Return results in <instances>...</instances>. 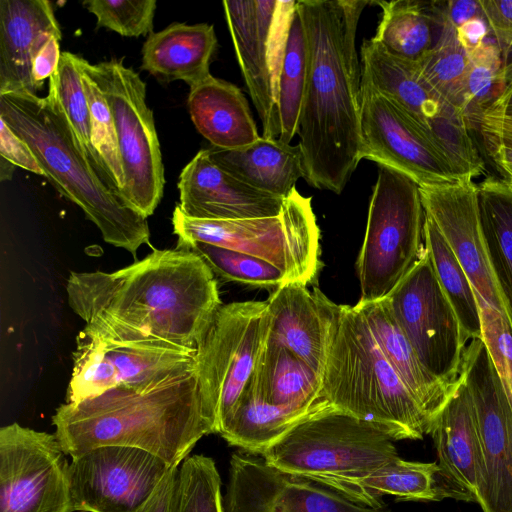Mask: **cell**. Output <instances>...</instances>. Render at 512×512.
<instances>
[{"label": "cell", "mask_w": 512, "mask_h": 512, "mask_svg": "<svg viewBox=\"0 0 512 512\" xmlns=\"http://www.w3.org/2000/svg\"><path fill=\"white\" fill-rule=\"evenodd\" d=\"M53 36L62 33L50 1H0V95H36L33 61Z\"/></svg>", "instance_id": "cell-23"}, {"label": "cell", "mask_w": 512, "mask_h": 512, "mask_svg": "<svg viewBox=\"0 0 512 512\" xmlns=\"http://www.w3.org/2000/svg\"><path fill=\"white\" fill-rule=\"evenodd\" d=\"M174 512H224L221 478L211 457L188 456L178 467Z\"/></svg>", "instance_id": "cell-39"}, {"label": "cell", "mask_w": 512, "mask_h": 512, "mask_svg": "<svg viewBox=\"0 0 512 512\" xmlns=\"http://www.w3.org/2000/svg\"><path fill=\"white\" fill-rule=\"evenodd\" d=\"M356 305L385 358L433 425L455 388H448L424 367L385 298L369 302L359 300Z\"/></svg>", "instance_id": "cell-25"}, {"label": "cell", "mask_w": 512, "mask_h": 512, "mask_svg": "<svg viewBox=\"0 0 512 512\" xmlns=\"http://www.w3.org/2000/svg\"><path fill=\"white\" fill-rule=\"evenodd\" d=\"M195 351L177 347L77 337L66 402L98 396L118 386H139L195 365Z\"/></svg>", "instance_id": "cell-18"}, {"label": "cell", "mask_w": 512, "mask_h": 512, "mask_svg": "<svg viewBox=\"0 0 512 512\" xmlns=\"http://www.w3.org/2000/svg\"><path fill=\"white\" fill-rule=\"evenodd\" d=\"M307 75V39L303 21L296 7L289 29L278 85L281 127L279 139L285 143H290L297 134Z\"/></svg>", "instance_id": "cell-36"}, {"label": "cell", "mask_w": 512, "mask_h": 512, "mask_svg": "<svg viewBox=\"0 0 512 512\" xmlns=\"http://www.w3.org/2000/svg\"><path fill=\"white\" fill-rule=\"evenodd\" d=\"M66 292L90 337L195 352L222 305L207 264L177 247L154 249L111 273L71 272Z\"/></svg>", "instance_id": "cell-1"}, {"label": "cell", "mask_w": 512, "mask_h": 512, "mask_svg": "<svg viewBox=\"0 0 512 512\" xmlns=\"http://www.w3.org/2000/svg\"><path fill=\"white\" fill-rule=\"evenodd\" d=\"M15 165L1 157L0 161V178L1 181L8 180L12 177Z\"/></svg>", "instance_id": "cell-52"}, {"label": "cell", "mask_w": 512, "mask_h": 512, "mask_svg": "<svg viewBox=\"0 0 512 512\" xmlns=\"http://www.w3.org/2000/svg\"><path fill=\"white\" fill-rule=\"evenodd\" d=\"M482 14L502 56L512 48V0H479Z\"/></svg>", "instance_id": "cell-44"}, {"label": "cell", "mask_w": 512, "mask_h": 512, "mask_svg": "<svg viewBox=\"0 0 512 512\" xmlns=\"http://www.w3.org/2000/svg\"><path fill=\"white\" fill-rule=\"evenodd\" d=\"M0 155L15 166L38 175L44 173L28 144L0 118Z\"/></svg>", "instance_id": "cell-45"}, {"label": "cell", "mask_w": 512, "mask_h": 512, "mask_svg": "<svg viewBox=\"0 0 512 512\" xmlns=\"http://www.w3.org/2000/svg\"><path fill=\"white\" fill-rule=\"evenodd\" d=\"M80 67L100 87L113 116L124 173L120 196L147 218L162 199L165 177L146 84L122 59L91 64L81 57Z\"/></svg>", "instance_id": "cell-9"}, {"label": "cell", "mask_w": 512, "mask_h": 512, "mask_svg": "<svg viewBox=\"0 0 512 512\" xmlns=\"http://www.w3.org/2000/svg\"><path fill=\"white\" fill-rule=\"evenodd\" d=\"M425 214L434 222L466 272L475 294L506 315L490 265L472 178L420 187ZM507 316V315H506Z\"/></svg>", "instance_id": "cell-20"}, {"label": "cell", "mask_w": 512, "mask_h": 512, "mask_svg": "<svg viewBox=\"0 0 512 512\" xmlns=\"http://www.w3.org/2000/svg\"><path fill=\"white\" fill-rule=\"evenodd\" d=\"M320 396L395 440H421L432 425L378 346L357 305H339Z\"/></svg>", "instance_id": "cell-5"}, {"label": "cell", "mask_w": 512, "mask_h": 512, "mask_svg": "<svg viewBox=\"0 0 512 512\" xmlns=\"http://www.w3.org/2000/svg\"><path fill=\"white\" fill-rule=\"evenodd\" d=\"M269 332L266 301L222 304L195 353L202 392L217 433L248 386Z\"/></svg>", "instance_id": "cell-11"}, {"label": "cell", "mask_w": 512, "mask_h": 512, "mask_svg": "<svg viewBox=\"0 0 512 512\" xmlns=\"http://www.w3.org/2000/svg\"><path fill=\"white\" fill-rule=\"evenodd\" d=\"M393 441L378 427L329 405L302 419L260 456L355 503L382 508L363 483L399 457Z\"/></svg>", "instance_id": "cell-6"}, {"label": "cell", "mask_w": 512, "mask_h": 512, "mask_svg": "<svg viewBox=\"0 0 512 512\" xmlns=\"http://www.w3.org/2000/svg\"><path fill=\"white\" fill-rule=\"evenodd\" d=\"M361 69L362 80L406 110L463 177L474 179L484 172L467 120L423 79L416 61L390 54L371 38L361 46Z\"/></svg>", "instance_id": "cell-10"}, {"label": "cell", "mask_w": 512, "mask_h": 512, "mask_svg": "<svg viewBox=\"0 0 512 512\" xmlns=\"http://www.w3.org/2000/svg\"><path fill=\"white\" fill-rule=\"evenodd\" d=\"M483 118L512 122V60L505 63L504 85L493 104L485 111Z\"/></svg>", "instance_id": "cell-49"}, {"label": "cell", "mask_w": 512, "mask_h": 512, "mask_svg": "<svg viewBox=\"0 0 512 512\" xmlns=\"http://www.w3.org/2000/svg\"><path fill=\"white\" fill-rule=\"evenodd\" d=\"M378 166L356 261L360 301L364 302L385 298L424 248L425 211L419 184L400 171Z\"/></svg>", "instance_id": "cell-8"}, {"label": "cell", "mask_w": 512, "mask_h": 512, "mask_svg": "<svg viewBox=\"0 0 512 512\" xmlns=\"http://www.w3.org/2000/svg\"><path fill=\"white\" fill-rule=\"evenodd\" d=\"M361 0H299L308 47L297 134L303 178L340 194L362 160L361 80L356 50Z\"/></svg>", "instance_id": "cell-2"}, {"label": "cell", "mask_w": 512, "mask_h": 512, "mask_svg": "<svg viewBox=\"0 0 512 512\" xmlns=\"http://www.w3.org/2000/svg\"><path fill=\"white\" fill-rule=\"evenodd\" d=\"M430 434L452 498L478 503L480 451L473 401L460 375Z\"/></svg>", "instance_id": "cell-24"}, {"label": "cell", "mask_w": 512, "mask_h": 512, "mask_svg": "<svg viewBox=\"0 0 512 512\" xmlns=\"http://www.w3.org/2000/svg\"><path fill=\"white\" fill-rule=\"evenodd\" d=\"M361 139L362 159L400 171L420 187L468 178L406 110L363 80Z\"/></svg>", "instance_id": "cell-17"}, {"label": "cell", "mask_w": 512, "mask_h": 512, "mask_svg": "<svg viewBox=\"0 0 512 512\" xmlns=\"http://www.w3.org/2000/svg\"><path fill=\"white\" fill-rule=\"evenodd\" d=\"M484 119H488V118H484ZM489 120V119H488ZM490 120H494V121H498V122H501L503 124H506L510 127H512V122L511 121H506V120H499V119H490Z\"/></svg>", "instance_id": "cell-53"}, {"label": "cell", "mask_w": 512, "mask_h": 512, "mask_svg": "<svg viewBox=\"0 0 512 512\" xmlns=\"http://www.w3.org/2000/svg\"><path fill=\"white\" fill-rule=\"evenodd\" d=\"M477 196L490 265L512 328V186L489 176L477 185Z\"/></svg>", "instance_id": "cell-32"}, {"label": "cell", "mask_w": 512, "mask_h": 512, "mask_svg": "<svg viewBox=\"0 0 512 512\" xmlns=\"http://www.w3.org/2000/svg\"><path fill=\"white\" fill-rule=\"evenodd\" d=\"M80 58L71 52L61 53L57 70L49 79L48 93L58 101L88 160L111 185L100 157L92 145L91 116L82 83Z\"/></svg>", "instance_id": "cell-37"}, {"label": "cell", "mask_w": 512, "mask_h": 512, "mask_svg": "<svg viewBox=\"0 0 512 512\" xmlns=\"http://www.w3.org/2000/svg\"><path fill=\"white\" fill-rule=\"evenodd\" d=\"M177 467L145 450L101 446L72 458L74 512H145Z\"/></svg>", "instance_id": "cell-15"}, {"label": "cell", "mask_w": 512, "mask_h": 512, "mask_svg": "<svg viewBox=\"0 0 512 512\" xmlns=\"http://www.w3.org/2000/svg\"><path fill=\"white\" fill-rule=\"evenodd\" d=\"M423 237L436 277L460 323L465 343L482 338L480 308L472 283L446 240L426 214Z\"/></svg>", "instance_id": "cell-33"}, {"label": "cell", "mask_w": 512, "mask_h": 512, "mask_svg": "<svg viewBox=\"0 0 512 512\" xmlns=\"http://www.w3.org/2000/svg\"><path fill=\"white\" fill-rule=\"evenodd\" d=\"M382 8L373 39L390 54L418 61L436 44L443 27L437 1L375 2Z\"/></svg>", "instance_id": "cell-31"}, {"label": "cell", "mask_w": 512, "mask_h": 512, "mask_svg": "<svg viewBox=\"0 0 512 512\" xmlns=\"http://www.w3.org/2000/svg\"><path fill=\"white\" fill-rule=\"evenodd\" d=\"M176 247L197 254L213 274L224 281L271 290L288 282L279 268L247 253L202 242L182 243Z\"/></svg>", "instance_id": "cell-38"}, {"label": "cell", "mask_w": 512, "mask_h": 512, "mask_svg": "<svg viewBox=\"0 0 512 512\" xmlns=\"http://www.w3.org/2000/svg\"><path fill=\"white\" fill-rule=\"evenodd\" d=\"M488 154L499 173L512 186V147L489 139H483Z\"/></svg>", "instance_id": "cell-50"}, {"label": "cell", "mask_w": 512, "mask_h": 512, "mask_svg": "<svg viewBox=\"0 0 512 512\" xmlns=\"http://www.w3.org/2000/svg\"><path fill=\"white\" fill-rule=\"evenodd\" d=\"M468 55L466 119L471 129H479L485 111L502 91L505 63L498 46L487 40Z\"/></svg>", "instance_id": "cell-40"}, {"label": "cell", "mask_w": 512, "mask_h": 512, "mask_svg": "<svg viewBox=\"0 0 512 512\" xmlns=\"http://www.w3.org/2000/svg\"><path fill=\"white\" fill-rule=\"evenodd\" d=\"M223 507L224 512H387L355 503L242 450L231 456Z\"/></svg>", "instance_id": "cell-19"}, {"label": "cell", "mask_w": 512, "mask_h": 512, "mask_svg": "<svg viewBox=\"0 0 512 512\" xmlns=\"http://www.w3.org/2000/svg\"><path fill=\"white\" fill-rule=\"evenodd\" d=\"M329 405L322 397L304 407L276 406L261 400L247 386L218 434L229 445L260 456L302 419Z\"/></svg>", "instance_id": "cell-29"}, {"label": "cell", "mask_w": 512, "mask_h": 512, "mask_svg": "<svg viewBox=\"0 0 512 512\" xmlns=\"http://www.w3.org/2000/svg\"><path fill=\"white\" fill-rule=\"evenodd\" d=\"M217 44L213 25L175 22L148 35L141 69L161 81L181 80L191 87L211 75Z\"/></svg>", "instance_id": "cell-26"}, {"label": "cell", "mask_w": 512, "mask_h": 512, "mask_svg": "<svg viewBox=\"0 0 512 512\" xmlns=\"http://www.w3.org/2000/svg\"><path fill=\"white\" fill-rule=\"evenodd\" d=\"M477 297L482 339L512 408V328L506 315Z\"/></svg>", "instance_id": "cell-43"}, {"label": "cell", "mask_w": 512, "mask_h": 512, "mask_svg": "<svg viewBox=\"0 0 512 512\" xmlns=\"http://www.w3.org/2000/svg\"><path fill=\"white\" fill-rule=\"evenodd\" d=\"M363 486L380 501L383 495H391L401 501L452 498L436 462L407 461L400 457L370 475Z\"/></svg>", "instance_id": "cell-35"}, {"label": "cell", "mask_w": 512, "mask_h": 512, "mask_svg": "<svg viewBox=\"0 0 512 512\" xmlns=\"http://www.w3.org/2000/svg\"><path fill=\"white\" fill-rule=\"evenodd\" d=\"M416 63L423 79L466 119L470 59L457 38L456 29L443 20L436 44Z\"/></svg>", "instance_id": "cell-34"}, {"label": "cell", "mask_w": 512, "mask_h": 512, "mask_svg": "<svg viewBox=\"0 0 512 512\" xmlns=\"http://www.w3.org/2000/svg\"><path fill=\"white\" fill-rule=\"evenodd\" d=\"M81 74L90 109L92 145L100 157L111 185L120 196L124 187V173L113 116L108 102L97 83L82 69Z\"/></svg>", "instance_id": "cell-41"}, {"label": "cell", "mask_w": 512, "mask_h": 512, "mask_svg": "<svg viewBox=\"0 0 512 512\" xmlns=\"http://www.w3.org/2000/svg\"><path fill=\"white\" fill-rule=\"evenodd\" d=\"M55 435L71 458L101 446L145 450L179 467L195 444L217 433L196 365L139 386L63 403L52 416Z\"/></svg>", "instance_id": "cell-3"}, {"label": "cell", "mask_w": 512, "mask_h": 512, "mask_svg": "<svg viewBox=\"0 0 512 512\" xmlns=\"http://www.w3.org/2000/svg\"><path fill=\"white\" fill-rule=\"evenodd\" d=\"M460 375L477 422L478 504L483 512H512V408L482 338L467 344Z\"/></svg>", "instance_id": "cell-14"}, {"label": "cell", "mask_w": 512, "mask_h": 512, "mask_svg": "<svg viewBox=\"0 0 512 512\" xmlns=\"http://www.w3.org/2000/svg\"><path fill=\"white\" fill-rule=\"evenodd\" d=\"M385 299L424 367L454 389L467 344L425 246Z\"/></svg>", "instance_id": "cell-12"}, {"label": "cell", "mask_w": 512, "mask_h": 512, "mask_svg": "<svg viewBox=\"0 0 512 512\" xmlns=\"http://www.w3.org/2000/svg\"><path fill=\"white\" fill-rule=\"evenodd\" d=\"M214 163L257 190L285 199L303 177V156L299 144L260 136L237 149L207 148Z\"/></svg>", "instance_id": "cell-28"}, {"label": "cell", "mask_w": 512, "mask_h": 512, "mask_svg": "<svg viewBox=\"0 0 512 512\" xmlns=\"http://www.w3.org/2000/svg\"><path fill=\"white\" fill-rule=\"evenodd\" d=\"M55 434L0 429V512H74L69 463Z\"/></svg>", "instance_id": "cell-16"}, {"label": "cell", "mask_w": 512, "mask_h": 512, "mask_svg": "<svg viewBox=\"0 0 512 512\" xmlns=\"http://www.w3.org/2000/svg\"><path fill=\"white\" fill-rule=\"evenodd\" d=\"M437 4L443 20L455 29L466 21L483 15L479 0L437 1Z\"/></svg>", "instance_id": "cell-47"}, {"label": "cell", "mask_w": 512, "mask_h": 512, "mask_svg": "<svg viewBox=\"0 0 512 512\" xmlns=\"http://www.w3.org/2000/svg\"><path fill=\"white\" fill-rule=\"evenodd\" d=\"M489 31L483 15L476 16L456 28L457 38L468 54L487 40Z\"/></svg>", "instance_id": "cell-48"}, {"label": "cell", "mask_w": 512, "mask_h": 512, "mask_svg": "<svg viewBox=\"0 0 512 512\" xmlns=\"http://www.w3.org/2000/svg\"><path fill=\"white\" fill-rule=\"evenodd\" d=\"M61 38L53 36L39 51L33 61L32 77L37 91L42 88L44 81L55 73L60 62Z\"/></svg>", "instance_id": "cell-46"}, {"label": "cell", "mask_w": 512, "mask_h": 512, "mask_svg": "<svg viewBox=\"0 0 512 512\" xmlns=\"http://www.w3.org/2000/svg\"><path fill=\"white\" fill-rule=\"evenodd\" d=\"M236 57L263 128V137L281 133L278 85L297 1H223Z\"/></svg>", "instance_id": "cell-13"}, {"label": "cell", "mask_w": 512, "mask_h": 512, "mask_svg": "<svg viewBox=\"0 0 512 512\" xmlns=\"http://www.w3.org/2000/svg\"><path fill=\"white\" fill-rule=\"evenodd\" d=\"M177 244L202 242L265 260L279 268L288 282L315 283L323 266L320 229L311 197L296 188L274 217L207 220L185 215L178 205L172 214Z\"/></svg>", "instance_id": "cell-7"}, {"label": "cell", "mask_w": 512, "mask_h": 512, "mask_svg": "<svg viewBox=\"0 0 512 512\" xmlns=\"http://www.w3.org/2000/svg\"><path fill=\"white\" fill-rule=\"evenodd\" d=\"M269 334L321 378L335 332L339 304L318 287L287 282L266 300Z\"/></svg>", "instance_id": "cell-21"}, {"label": "cell", "mask_w": 512, "mask_h": 512, "mask_svg": "<svg viewBox=\"0 0 512 512\" xmlns=\"http://www.w3.org/2000/svg\"><path fill=\"white\" fill-rule=\"evenodd\" d=\"M82 4L95 15L98 28H107L127 37L153 32L155 0H85Z\"/></svg>", "instance_id": "cell-42"}, {"label": "cell", "mask_w": 512, "mask_h": 512, "mask_svg": "<svg viewBox=\"0 0 512 512\" xmlns=\"http://www.w3.org/2000/svg\"><path fill=\"white\" fill-rule=\"evenodd\" d=\"M178 467L168 476L151 505L145 512H174Z\"/></svg>", "instance_id": "cell-51"}, {"label": "cell", "mask_w": 512, "mask_h": 512, "mask_svg": "<svg viewBox=\"0 0 512 512\" xmlns=\"http://www.w3.org/2000/svg\"><path fill=\"white\" fill-rule=\"evenodd\" d=\"M322 378L268 332L248 386L264 402L283 407L316 403Z\"/></svg>", "instance_id": "cell-30"}, {"label": "cell", "mask_w": 512, "mask_h": 512, "mask_svg": "<svg viewBox=\"0 0 512 512\" xmlns=\"http://www.w3.org/2000/svg\"><path fill=\"white\" fill-rule=\"evenodd\" d=\"M179 204L192 218L241 220L278 216L283 198L257 190L212 161L201 149L182 169L178 179Z\"/></svg>", "instance_id": "cell-22"}, {"label": "cell", "mask_w": 512, "mask_h": 512, "mask_svg": "<svg viewBox=\"0 0 512 512\" xmlns=\"http://www.w3.org/2000/svg\"><path fill=\"white\" fill-rule=\"evenodd\" d=\"M0 118L28 144L44 176L83 210L105 242L134 257L149 244L147 218L125 203L91 164L52 94L0 95Z\"/></svg>", "instance_id": "cell-4"}, {"label": "cell", "mask_w": 512, "mask_h": 512, "mask_svg": "<svg viewBox=\"0 0 512 512\" xmlns=\"http://www.w3.org/2000/svg\"><path fill=\"white\" fill-rule=\"evenodd\" d=\"M187 106L194 126L212 147L237 149L260 137L246 97L228 81L210 75L191 86Z\"/></svg>", "instance_id": "cell-27"}]
</instances>
